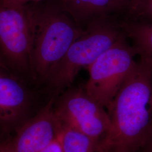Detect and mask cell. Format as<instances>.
Returning a JSON list of instances; mask_svg holds the SVG:
<instances>
[{
	"label": "cell",
	"mask_w": 152,
	"mask_h": 152,
	"mask_svg": "<svg viewBox=\"0 0 152 152\" xmlns=\"http://www.w3.org/2000/svg\"><path fill=\"white\" fill-rule=\"evenodd\" d=\"M108 132L99 152H140L152 135V69L139 59L108 110Z\"/></svg>",
	"instance_id": "1"
},
{
	"label": "cell",
	"mask_w": 152,
	"mask_h": 152,
	"mask_svg": "<svg viewBox=\"0 0 152 152\" xmlns=\"http://www.w3.org/2000/svg\"><path fill=\"white\" fill-rule=\"evenodd\" d=\"M33 24L32 83L44 87L49 77L85 29L71 17L58 0L28 4Z\"/></svg>",
	"instance_id": "2"
},
{
	"label": "cell",
	"mask_w": 152,
	"mask_h": 152,
	"mask_svg": "<svg viewBox=\"0 0 152 152\" xmlns=\"http://www.w3.org/2000/svg\"><path fill=\"white\" fill-rule=\"evenodd\" d=\"M120 18L108 17L94 21L72 44L42 87L49 98H56L72 86L82 68H87L126 36L120 26Z\"/></svg>",
	"instance_id": "3"
},
{
	"label": "cell",
	"mask_w": 152,
	"mask_h": 152,
	"mask_svg": "<svg viewBox=\"0 0 152 152\" xmlns=\"http://www.w3.org/2000/svg\"><path fill=\"white\" fill-rule=\"evenodd\" d=\"M33 24L27 5L0 0V57L17 75L32 84Z\"/></svg>",
	"instance_id": "4"
},
{
	"label": "cell",
	"mask_w": 152,
	"mask_h": 152,
	"mask_svg": "<svg viewBox=\"0 0 152 152\" xmlns=\"http://www.w3.org/2000/svg\"><path fill=\"white\" fill-rule=\"evenodd\" d=\"M136 49L125 36L87 68L89 76L84 89L107 111L136 64Z\"/></svg>",
	"instance_id": "5"
},
{
	"label": "cell",
	"mask_w": 152,
	"mask_h": 152,
	"mask_svg": "<svg viewBox=\"0 0 152 152\" xmlns=\"http://www.w3.org/2000/svg\"><path fill=\"white\" fill-rule=\"evenodd\" d=\"M54 108L60 121L80 131L99 145L108 132L110 118L107 110L86 92L71 87L55 98Z\"/></svg>",
	"instance_id": "6"
},
{
	"label": "cell",
	"mask_w": 152,
	"mask_h": 152,
	"mask_svg": "<svg viewBox=\"0 0 152 152\" xmlns=\"http://www.w3.org/2000/svg\"><path fill=\"white\" fill-rule=\"evenodd\" d=\"M31 85L0 58V131L4 134H14L39 110Z\"/></svg>",
	"instance_id": "7"
},
{
	"label": "cell",
	"mask_w": 152,
	"mask_h": 152,
	"mask_svg": "<svg viewBox=\"0 0 152 152\" xmlns=\"http://www.w3.org/2000/svg\"><path fill=\"white\" fill-rule=\"evenodd\" d=\"M51 98L11 137L16 152H41L59 136L61 122Z\"/></svg>",
	"instance_id": "8"
},
{
	"label": "cell",
	"mask_w": 152,
	"mask_h": 152,
	"mask_svg": "<svg viewBox=\"0 0 152 152\" xmlns=\"http://www.w3.org/2000/svg\"><path fill=\"white\" fill-rule=\"evenodd\" d=\"M62 7L82 28L104 18L122 17L130 0H58Z\"/></svg>",
	"instance_id": "9"
},
{
	"label": "cell",
	"mask_w": 152,
	"mask_h": 152,
	"mask_svg": "<svg viewBox=\"0 0 152 152\" xmlns=\"http://www.w3.org/2000/svg\"><path fill=\"white\" fill-rule=\"evenodd\" d=\"M120 24L126 36L136 49L139 59L152 69V23L134 22L121 17Z\"/></svg>",
	"instance_id": "10"
},
{
	"label": "cell",
	"mask_w": 152,
	"mask_h": 152,
	"mask_svg": "<svg viewBox=\"0 0 152 152\" xmlns=\"http://www.w3.org/2000/svg\"><path fill=\"white\" fill-rule=\"evenodd\" d=\"M58 137L63 152H99V145L97 142L61 122Z\"/></svg>",
	"instance_id": "11"
},
{
	"label": "cell",
	"mask_w": 152,
	"mask_h": 152,
	"mask_svg": "<svg viewBox=\"0 0 152 152\" xmlns=\"http://www.w3.org/2000/svg\"><path fill=\"white\" fill-rule=\"evenodd\" d=\"M122 18L134 22L152 23V0H130Z\"/></svg>",
	"instance_id": "12"
},
{
	"label": "cell",
	"mask_w": 152,
	"mask_h": 152,
	"mask_svg": "<svg viewBox=\"0 0 152 152\" xmlns=\"http://www.w3.org/2000/svg\"><path fill=\"white\" fill-rule=\"evenodd\" d=\"M0 152H16L12 145L11 138L7 137L0 142Z\"/></svg>",
	"instance_id": "13"
},
{
	"label": "cell",
	"mask_w": 152,
	"mask_h": 152,
	"mask_svg": "<svg viewBox=\"0 0 152 152\" xmlns=\"http://www.w3.org/2000/svg\"><path fill=\"white\" fill-rule=\"evenodd\" d=\"M41 152H63L59 137Z\"/></svg>",
	"instance_id": "14"
},
{
	"label": "cell",
	"mask_w": 152,
	"mask_h": 152,
	"mask_svg": "<svg viewBox=\"0 0 152 152\" xmlns=\"http://www.w3.org/2000/svg\"><path fill=\"white\" fill-rule=\"evenodd\" d=\"M6 2L16 5H26L29 4L37 2L44 0H5Z\"/></svg>",
	"instance_id": "15"
},
{
	"label": "cell",
	"mask_w": 152,
	"mask_h": 152,
	"mask_svg": "<svg viewBox=\"0 0 152 152\" xmlns=\"http://www.w3.org/2000/svg\"><path fill=\"white\" fill-rule=\"evenodd\" d=\"M145 148L146 149L145 152H152V135L147 145L144 148V149Z\"/></svg>",
	"instance_id": "16"
},
{
	"label": "cell",
	"mask_w": 152,
	"mask_h": 152,
	"mask_svg": "<svg viewBox=\"0 0 152 152\" xmlns=\"http://www.w3.org/2000/svg\"><path fill=\"white\" fill-rule=\"evenodd\" d=\"M4 133L0 131V142L4 140L6 138V137L4 136Z\"/></svg>",
	"instance_id": "17"
}]
</instances>
